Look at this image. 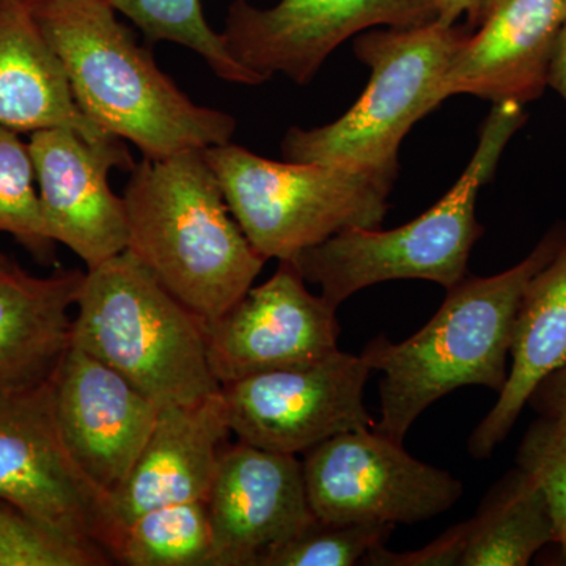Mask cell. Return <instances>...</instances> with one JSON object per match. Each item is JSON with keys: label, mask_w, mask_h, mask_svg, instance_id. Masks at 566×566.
I'll return each mask as SVG.
<instances>
[{"label": "cell", "mask_w": 566, "mask_h": 566, "mask_svg": "<svg viewBox=\"0 0 566 566\" xmlns=\"http://www.w3.org/2000/svg\"><path fill=\"white\" fill-rule=\"evenodd\" d=\"M32 11L77 106L103 132L147 159L232 142V115L193 103L106 0H46Z\"/></svg>", "instance_id": "6da1fadb"}, {"label": "cell", "mask_w": 566, "mask_h": 566, "mask_svg": "<svg viewBox=\"0 0 566 566\" xmlns=\"http://www.w3.org/2000/svg\"><path fill=\"white\" fill-rule=\"evenodd\" d=\"M566 234L557 223L523 262L491 277H469L447 290L433 318L401 344L385 335L360 356L381 371V416L374 430L397 442L436 401L465 386L504 389L510 349L527 283L556 255Z\"/></svg>", "instance_id": "7a4b0ae2"}, {"label": "cell", "mask_w": 566, "mask_h": 566, "mask_svg": "<svg viewBox=\"0 0 566 566\" xmlns=\"http://www.w3.org/2000/svg\"><path fill=\"white\" fill-rule=\"evenodd\" d=\"M128 249L203 322L248 293L266 260L233 218L203 150L133 167L125 193Z\"/></svg>", "instance_id": "3957f363"}, {"label": "cell", "mask_w": 566, "mask_h": 566, "mask_svg": "<svg viewBox=\"0 0 566 566\" xmlns=\"http://www.w3.org/2000/svg\"><path fill=\"white\" fill-rule=\"evenodd\" d=\"M526 120L523 104L494 103L471 163L434 207L386 232L344 230L289 262L337 308L376 283L419 279L452 289L468 275L472 248L485 230L475 214L480 189L493 180L506 145Z\"/></svg>", "instance_id": "277c9868"}, {"label": "cell", "mask_w": 566, "mask_h": 566, "mask_svg": "<svg viewBox=\"0 0 566 566\" xmlns=\"http://www.w3.org/2000/svg\"><path fill=\"white\" fill-rule=\"evenodd\" d=\"M71 344L109 365L159 408L222 389L208 360L205 322L125 251L85 271Z\"/></svg>", "instance_id": "5b68a950"}, {"label": "cell", "mask_w": 566, "mask_h": 566, "mask_svg": "<svg viewBox=\"0 0 566 566\" xmlns=\"http://www.w3.org/2000/svg\"><path fill=\"white\" fill-rule=\"evenodd\" d=\"M468 32L434 20L357 36L354 54L371 71L367 88L329 125L290 128L282 140L283 159L395 180L401 142L420 118L444 103L442 82Z\"/></svg>", "instance_id": "8992f818"}, {"label": "cell", "mask_w": 566, "mask_h": 566, "mask_svg": "<svg viewBox=\"0 0 566 566\" xmlns=\"http://www.w3.org/2000/svg\"><path fill=\"white\" fill-rule=\"evenodd\" d=\"M223 197L264 260L297 253L348 229H381L392 178L324 166L273 161L232 142L205 148Z\"/></svg>", "instance_id": "52a82bcc"}, {"label": "cell", "mask_w": 566, "mask_h": 566, "mask_svg": "<svg viewBox=\"0 0 566 566\" xmlns=\"http://www.w3.org/2000/svg\"><path fill=\"white\" fill-rule=\"evenodd\" d=\"M0 501L109 556L118 531L112 497L85 475L63 441L52 379L0 392Z\"/></svg>", "instance_id": "ba28073f"}, {"label": "cell", "mask_w": 566, "mask_h": 566, "mask_svg": "<svg viewBox=\"0 0 566 566\" xmlns=\"http://www.w3.org/2000/svg\"><path fill=\"white\" fill-rule=\"evenodd\" d=\"M308 505L323 524H419L464 493L450 472L417 460L374 428L348 431L304 453Z\"/></svg>", "instance_id": "9c48e42d"}, {"label": "cell", "mask_w": 566, "mask_h": 566, "mask_svg": "<svg viewBox=\"0 0 566 566\" xmlns=\"http://www.w3.org/2000/svg\"><path fill=\"white\" fill-rule=\"evenodd\" d=\"M370 374L363 356L338 349L223 386L232 433L245 444L300 457L335 436L374 428L365 406Z\"/></svg>", "instance_id": "30bf717a"}, {"label": "cell", "mask_w": 566, "mask_h": 566, "mask_svg": "<svg viewBox=\"0 0 566 566\" xmlns=\"http://www.w3.org/2000/svg\"><path fill=\"white\" fill-rule=\"evenodd\" d=\"M438 18L434 0H233L222 35L238 62L264 81L308 84L335 48L375 28H417Z\"/></svg>", "instance_id": "8fae6325"}, {"label": "cell", "mask_w": 566, "mask_h": 566, "mask_svg": "<svg viewBox=\"0 0 566 566\" xmlns=\"http://www.w3.org/2000/svg\"><path fill=\"white\" fill-rule=\"evenodd\" d=\"M340 331L337 307L312 293L289 260L229 311L205 322L208 360L221 387L324 359L340 349Z\"/></svg>", "instance_id": "7c38bea8"}, {"label": "cell", "mask_w": 566, "mask_h": 566, "mask_svg": "<svg viewBox=\"0 0 566 566\" xmlns=\"http://www.w3.org/2000/svg\"><path fill=\"white\" fill-rule=\"evenodd\" d=\"M41 212L54 243L66 245L87 270L128 249L125 199L112 191L109 172H132L136 163L125 140L92 144L69 128L31 134Z\"/></svg>", "instance_id": "4fadbf2b"}, {"label": "cell", "mask_w": 566, "mask_h": 566, "mask_svg": "<svg viewBox=\"0 0 566 566\" xmlns=\"http://www.w3.org/2000/svg\"><path fill=\"white\" fill-rule=\"evenodd\" d=\"M207 505L214 566H260L316 521L300 457L241 441L223 446Z\"/></svg>", "instance_id": "5bb4252c"}, {"label": "cell", "mask_w": 566, "mask_h": 566, "mask_svg": "<svg viewBox=\"0 0 566 566\" xmlns=\"http://www.w3.org/2000/svg\"><path fill=\"white\" fill-rule=\"evenodd\" d=\"M52 390L71 455L112 497L132 474L161 408L109 365L73 344L52 378Z\"/></svg>", "instance_id": "9a60e30c"}, {"label": "cell", "mask_w": 566, "mask_h": 566, "mask_svg": "<svg viewBox=\"0 0 566 566\" xmlns=\"http://www.w3.org/2000/svg\"><path fill=\"white\" fill-rule=\"evenodd\" d=\"M566 0H482L442 82V98L474 95L526 106L547 87Z\"/></svg>", "instance_id": "2e32d148"}, {"label": "cell", "mask_w": 566, "mask_h": 566, "mask_svg": "<svg viewBox=\"0 0 566 566\" xmlns=\"http://www.w3.org/2000/svg\"><path fill=\"white\" fill-rule=\"evenodd\" d=\"M230 434L222 389L193 405L159 409L132 474L112 495L118 527L156 506L207 501Z\"/></svg>", "instance_id": "e0dca14e"}, {"label": "cell", "mask_w": 566, "mask_h": 566, "mask_svg": "<svg viewBox=\"0 0 566 566\" xmlns=\"http://www.w3.org/2000/svg\"><path fill=\"white\" fill-rule=\"evenodd\" d=\"M0 126L31 134L69 128L92 144L118 139L77 106L61 59L20 0H0Z\"/></svg>", "instance_id": "ac0fdd59"}, {"label": "cell", "mask_w": 566, "mask_h": 566, "mask_svg": "<svg viewBox=\"0 0 566 566\" xmlns=\"http://www.w3.org/2000/svg\"><path fill=\"white\" fill-rule=\"evenodd\" d=\"M566 364V234L556 255L527 283L517 308L504 389L468 441L475 460L509 438L536 387Z\"/></svg>", "instance_id": "d6986e66"}, {"label": "cell", "mask_w": 566, "mask_h": 566, "mask_svg": "<svg viewBox=\"0 0 566 566\" xmlns=\"http://www.w3.org/2000/svg\"><path fill=\"white\" fill-rule=\"evenodd\" d=\"M85 273L36 277L17 264L0 271V392L50 382L71 345Z\"/></svg>", "instance_id": "ffe728a7"}, {"label": "cell", "mask_w": 566, "mask_h": 566, "mask_svg": "<svg viewBox=\"0 0 566 566\" xmlns=\"http://www.w3.org/2000/svg\"><path fill=\"white\" fill-rule=\"evenodd\" d=\"M465 531L460 566H526L556 543L545 494L517 465L491 488Z\"/></svg>", "instance_id": "44dd1931"}, {"label": "cell", "mask_w": 566, "mask_h": 566, "mask_svg": "<svg viewBox=\"0 0 566 566\" xmlns=\"http://www.w3.org/2000/svg\"><path fill=\"white\" fill-rule=\"evenodd\" d=\"M112 562L126 566H214L207 501L156 506L118 527Z\"/></svg>", "instance_id": "7402d4cb"}, {"label": "cell", "mask_w": 566, "mask_h": 566, "mask_svg": "<svg viewBox=\"0 0 566 566\" xmlns=\"http://www.w3.org/2000/svg\"><path fill=\"white\" fill-rule=\"evenodd\" d=\"M140 29L145 39L169 41L196 52L219 80L241 85L263 84L264 77L234 59L222 33L212 31L202 0H106Z\"/></svg>", "instance_id": "603a6c76"}, {"label": "cell", "mask_w": 566, "mask_h": 566, "mask_svg": "<svg viewBox=\"0 0 566 566\" xmlns=\"http://www.w3.org/2000/svg\"><path fill=\"white\" fill-rule=\"evenodd\" d=\"M0 233L13 237L39 262H54L55 243L41 212L31 148L6 126H0Z\"/></svg>", "instance_id": "cb8c5ba5"}, {"label": "cell", "mask_w": 566, "mask_h": 566, "mask_svg": "<svg viewBox=\"0 0 566 566\" xmlns=\"http://www.w3.org/2000/svg\"><path fill=\"white\" fill-rule=\"evenodd\" d=\"M389 524H323L315 521L293 538L273 547L260 566H354L375 547L386 545Z\"/></svg>", "instance_id": "d4e9b609"}, {"label": "cell", "mask_w": 566, "mask_h": 566, "mask_svg": "<svg viewBox=\"0 0 566 566\" xmlns=\"http://www.w3.org/2000/svg\"><path fill=\"white\" fill-rule=\"evenodd\" d=\"M99 547L76 542L0 501V566H104Z\"/></svg>", "instance_id": "484cf974"}, {"label": "cell", "mask_w": 566, "mask_h": 566, "mask_svg": "<svg viewBox=\"0 0 566 566\" xmlns=\"http://www.w3.org/2000/svg\"><path fill=\"white\" fill-rule=\"evenodd\" d=\"M516 465L545 494L556 527V545L566 557V419L536 420L521 441Z\"/></svg>", "instance_id": "4316f807"}, {"label": "cell", "mask_w": 566, "mask_h": 566, "mask_svg": "<svg viewBox=\"0 0 566 566\" xmlns=\"http://www.w3.org/2000/svg\"><path fill=\"white\" fill-rule=\"evenodd\" d=\"M465 521L450 527L422 549L394 553L386 545L375 547L365 556L363 565L371 566H460L465 549Z\"/></svg>", "instance_id": "83f0119b"}, {"label": "cell", "mask_w": 566, "mask_h": 566, "mask_svg": "<svg viewBox=\"0 0 566 566\" xmlns=\"http://www.w3.org/2000/svg\"><path fill=\"white\" fill-rule=\"evenodd\" d=\"M528 405L539 417L566 419V364L536 387Z\"/></svg>", "instance_id": "f1b7e54d"}, {"label": "cell", "mask_w": 566, "mask_h": 566, "mask_svg": "<svg viewBox=\"0 0 566 566\" xmlns=\"http://www.w3.org/2000/svg\"><path fill=\"white\" fill-rule=\"evenodd\" d=\"M482 0H434L436 20L444 24H457L461 17H468L469 28L474 24Z\"/></svg>", "instance_id": "f546056e"}, {"label": "cell", "mask_w": 566, "mask_h": 566, "mask_svg": "<svg viewBox=\"0 0 566 566\" xmlns=\"http://www.w3.org/2000/svg\"><path fill=\"white\" fill-rule=\"evenodd\" d=\"M547 87H553L566 103V21L560 35H558L556 48H554L549 76H547Z\"/></svg>", "instance_id": "4dcf8cb0"}, {"label": "cell", "mask_w": 566, "mask_h": 566, "mask_svg": "<svg viewBox=\"0 0 566 566\" xmlns=\"http://www.w3.org/2000/svg\"><path fill=\"white\" fill-rule=\"evenodd\" d=\"M13 262L6 255V253L0 252V271L7 270V268L13 266Z\"/></svg>", "instance_id": "1f68e13d"}, {"label": "cell", "mask_w": 566, "mask_h": 566, "mask_svg": "<svg viewBox=\"0 0 566 566\" xmlns=\"http://www.w3.org/2000/svg\"><path fill=\"white\" fill-rule=\"evenodd\" d=\"M22 3H28V6H39L41 2H46V0H20Z\"/></svg>", "instance_id": "d6a6232c"}]
</instances>
